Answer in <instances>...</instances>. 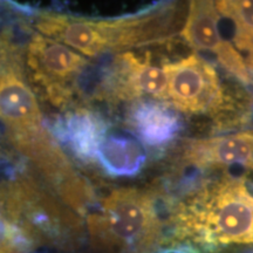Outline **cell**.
<instances>
[{"label": "cell", "instance_id": "cell-1", "mask_svg": "<svg viewBox=\"0 0 253 253\" xmlns=\"http://www.w3.org/2000/svg\"><path fill=\"white\" fill-rule=\"evenodd\" d=\"M182 20L181 5L164 2L140 13L110 19L42 13L34 25L42 36L62 42L82 56L96 58L167 42L181 30Z\"/></svg>", "mask_w": 253, "mask_h": 253}, {"label": "cell", "instance_id": "cell-2", "mask_svg": "<svg viewBox=\"0 0 253 253\" xmlns=\"http://www.w3.org/2000/svg\"><path fill=\"white\" fill-rule=\"evenodd\" d=\"M171 221L179 240L208 246L253 244V196L231 177L208 183L178 204Z\"/></svg>", "mask_w": 253, "mask_h": 253}, {"label": "cell", "instance_id": "cell-3", "mask_svg": "<svg viewBox=\"0 0 253 253\" xmlns=\"http://www.w3.org/2000/svg\"><path fill=\"white\" fill-rule=\"evenodd\" d=\"M0 121L21 151L50 169L63 157L42 126L37 97L25 80L18 53L7 40L0 39Z\"/></svg>", "mask_w": 253, "mask_h": 253}, {"label": "cell", "instance_id": "cell-4", "mask_svg": "<svg viewBox=\"0 0 253 253\" xmlns=\"http://www.w3.org/2000/svg\"><path fill=\"white\" fill-rule=\"evenodd\" d=\"M88 224L95 243L115 253H150L162 232L153 195L134 188L113 190Z\"/></svg>", "mask_w": 253, "mask_h": 253}, {"label": "cell", "instance_id": "cell-5", "mask_svg": "<svg viewBox=\"0 0 253 253\" xmlns=\"http://www.w3.org/2000/svg\"><path fill=\"white\" fill-rule=\"evenodd\" d=\"M167 101L183 113L213 115L225 109V89L212 63L198 54L163 65Z\"/></svg>", "mask_w": 253, "mask_h": 253}, {"label": "cell", "instance_id": "cell-6", "mask_svg": "<svg viewBox=\"0 0 253 253\" xmlns=\"http://www.w3.org/2000/svg\"><path fill=\"white\" fill-rule=\"evenodd\" d=\"M26 58L34 80L54 103H61L71 96L74 82L87 67L84 56L40 33L32 36Z\"/></svg>", "mask_w": 253, "mask_h": 253}, {"label": "cell", "instance_id": "cell-7", "mask_svg": "<svg viewBox=\"0 0 253 253\" xmlns=\"http://www.w3.org/2000/svg\"><path fill=\"white\" fill-rule=\"evenodd\" d=\"M109 90L121 100L151 97L154 101H167V77L163 68L157 67L148 58L142 60L132 53L116 56Z\"/></svg>", "mask_w": 253, "mask_h": 253}, {"label": "cell", "instance_id": "cell-8", "mask_svg": "<svg viewBox=\"0 0 253 253\" xmlns=\"http://www.w3.org/2000/svg\"><path fill=\"white\" fill-rule=\"evenodd\" d=\"M181 160L197 168L240 166L253 171V132L186 141Z\"/></svg>", "mask_w": 253, "mask_h": 253}, {"label": "cell", "instance_id": "cell-9", "mask_svg": "<svg viewBox=\"0 0 253 253\" xmlns=\"http://www.w3.org/2000/svg\"><path fill=\"white\" fill-rule=\"evenodd\" d=\"M130 122L144 143L160 147L169 144L182 130L178 113L158 101H141L135 106Z\"/></svg>", "mask_w": 253, "mask_h": 253}, {"label": "cell", "instance_id": "cell-10", "mask_svg": "<svg viewBox=\"0 0 253 253\" xmlns=\"http://www.w3.org/2000/svg\"><path fill=\"white\" fill-rule=\"evenodd\" d=\"M182 37L188 45L198 52H212L214 55L226 40L221 38L219 30V13L214 1L189 2V12Z\"/></svg>", "mask_w": 253, "mask_h": 253}, {"label": "cell", "instance_id": "cell-11", "mask_svg": "<svg viewBox=\"0 0 253 253\" xmlns=\"http://www.w3.org/2000/svg\"><path fill=\"white\" fill-rule=\"evenodd\" d=\"M96 156L103 169L115 176L136 175L145 161L144 151L137 142L118 135L103 137Z\"/></svg>", "mask_w": 253, "mask_h": 253}, {"label": "cell", "instance_id": "cell-12", "mask_svg": "<svg viewBox=\"0 0 253 253\" xmlns=\"http://www.w3.org/2000/svg\"><path fill=\"white\" fill-rule=\"evenodd\" d=\"M67 129L75 150L81 156H96L104 132V126L100 120L91 115H78L68 122Z\"/></svg>", "mask_w": 253, "mask_h": 253}, {"label": "cell", "instance_id": "cell-13", "mask_svg": "<svg viewBox=\"0 0 253 253\" xmlns=\"http://www.w3.org/2000/svg\"><path fill=\"white\" fill-rule=\"evenodd\" d=\"M216 7L235 26L233 42L253 33V1H217Z\"/></svg>", "mask_w": 253, "mask_h": 253}, {"label": "cell", "instance_id": "cell-14", "mask_svg": "<svg viewBox=\"0 0 253 253\" xmlns=\"http://www.w3.org/2000/svg\"><path fill=\"white\" fill-rule=\"evenodd\" d=\"M32 244L30 237L0 211V253H26Z\"/></svg>", "mask_w": 253, "mask_h": 253}, {"label": "cell", "instance_id": "cell-15", "mask_svg": "<svg viewBox=\"0 0 253 253\" xmlns=\"http://www.w3.org/2000/svg\"><path fill=\"white\" fill-rule=\"evenodd\" d=\"M237 48L245 52V63L248 66L249 71L253 72V33L250 34L244 39L235 41Z\"/></svg>", "mask_w": 253, "mask_h": 253}, {"label": "cell", "instance_id": "cell-16", "mask_svg": "<svg viewBox=\"0 0 253 253\" xmlns=\"http://www.w3.org/2000/svg\"><path fill=\"white\" fill-rule=\"evenodd\" d=\"M252 253H253V252H252Z\"/></svg>", "mask_w": 253, "mask_h": 253}]
</instances>
